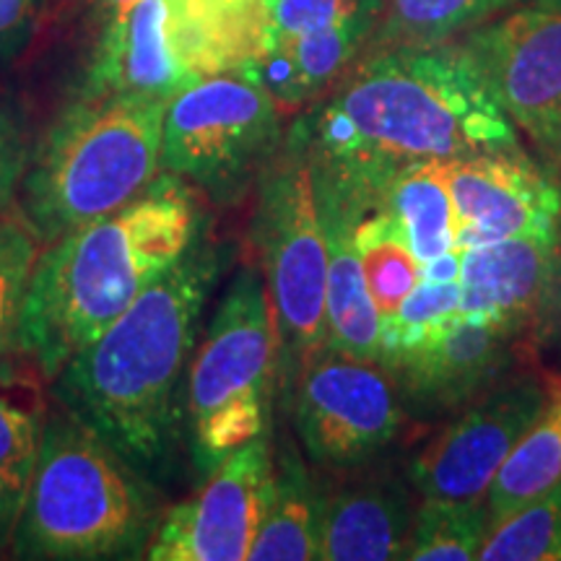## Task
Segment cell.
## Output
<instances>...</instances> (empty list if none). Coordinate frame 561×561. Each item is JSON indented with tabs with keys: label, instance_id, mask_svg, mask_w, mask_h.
I'll return each instance as SVG.
<instances>
[{
	"label": "cell",
	"instance_id": "1",
	"mask_svg": "<svg viewBox=\"0 0 561 561\" xmlns=\"http://www.w3.org/2000/svg\"><path fill=\"white\" fill-rule=\"evenodd\" d=\"M291 125L307 146L314 187L339 195L359 219L380 208L405 167L520 146L455 39L371 47Z\"/></svg>",
	"mask_w": 561,
	"mask_h": 561
},
{
	"label": "cell",
	"instance_id": "2",
	"mask_svg": "<svg viewBox=\"0 0 561 561\" xmlns=\"http://www.w3.org/2000/svg\"><path fill=\"white\" fill-rule=\"evenodd\" d=\"M231 257L234 248L208 221L185 255L50 380L55 403L164 491L191 460L187 375Z\"/></svg>",
	"mask_w": 561,
	"mask_h": 561
},
{
	"label": "cell",
	"instance_id": "3",
	"mask_svg": "<svg viewBox=\"0 0 561 561\" xmlns=\"http://www.w3.org/2000/svg\"><path fill=\"white\" fill-rule=\"evenodd\" d=\"M208 221L201 195L161 172L128 206L45 244L26 289L16 348L50 382L185 255Z\"/></svg>",
	"mask_w": 561,
	"mask_h": 561
},
{
	"label": "cell",
	"instance_id": "4",
	"mask_svg": "<svg viewBox=\"0 0 561 561\" xmlns=\"http://www.w3.org/2000/svg\"><path fill=\"white\" fill-rule=\"evenodd\" d=\"M167 491L55 403L47 411L11 557L24 561L146 559Z\"/></svg>",
	"mask_w": 561,
	"mask_h": 561
},
{
	"label": "cell",
	"instance_id": "5",
	"mask_svg": "<svg viewBox=\"0 0 561 561\" xmlns=\"http://www.w3.org/2000/svg\"><path fill=\"white\" fill-rule=\"evenodd\" d=\"M161 100L87 96L34 140L13 208L39 244L128 206L161 174Z\"/></svg>",
	"mask_w": 561,
	"mask_h": 561
},
{
	"label": "cell",
	"instance_id": "6",
	"mask_svg": "<svg viewBox=\"0 0 561 561\" xmlns=\"http://www.w3.org/2000/svg\"><path fill=\"white\" fill-rule=\"evenodd\" d=\"M250 244L276 325V405L286 411L301 369L325 348L328 248L312 167L289 125L255 185Z\"/></svg>",
	"mask_w": 561,
	"mask_h": 561
},
{
	"label": "cell",
	"instance_id": "7",
	"mask_svg": "<svg viewBox=\"0 0 561 561\" xmlns=\"http://www.w3.org/2000/svg\"><path fill=\"white\" fill-rule=\"evenodd\" d=\"M276 405V325L257 263L231 276L187 375V447L198 481L268 434Z\"/></svg>",
	"mask_w": 561,
	"mask_h": 561
},
{
	"label": "cell",
	"instance_id": "8",
	"mask_svg": "<svg viewBox=\"0 0 561 561\" xmlns=\"http://www.w3.org/2000/svg\"><path fill=\"white\" fill-rule=\"evenodd\" d=\"M280 117L268 91L242 73L193 83L164 107L161 172L187 182L210 206H240L284 144Z\"/></svg>",
	"mask_w": 561,
	"mask_h": 561
},
{
	"label": "cell",
	"instance_id": "9",
	"mask_svg": "<svg viewBox=\"0 0 561 561\" xmlns=\"http://www.w3.org/2000/svg\"><path fill=\"white\" fill-rule=\"evenodd\" d=\"M286 413L301 453L320 471H348L382 458L403 432L401 390L380 362L322 348L301 369Z\"/></svg>",
	"mask_w": 561,
	"mask_h": 561
},
{
	"label": "cell",
	"instance_id": "10",
	"mask_svg": "<svg viewBox=\"0 0 561 561\" xmlns=\"http://www.w3.org/2000/svg\"><path fill=\"white\" fill-rule=\"evenodd\" d=\"M553 382L510 371L455 413L413 455L405 476L421 500H483L489 483L551 398Z\"/></svg>",
	"mask_w": 561,
	"mask_h": 561
},
{
	"label": "cell",
	"instance_id": "11",
	"mask_svg": "<svg viewBox=\"0 0 561 561\" xmlns=\"http://www.w3.org/2000/svg\"><path fill=\"white\" fill-rule=\"evenodd\" d=\"M510 123L549 164L561 144V9L536 3L460 34Z\"/></svg>",
	"mask_w": 561,
	"mask_h": 561
},
{
	"label": "cell",
	"instance_id": "12",
	"mask_svg": "<svg viewBox=\"0 0 561 561\" xmlns=\"http://www.w3.org/2000/svg\"><path fill=\"white\" fill-rule=\"evenodd\" d=\"M273 486L268 434L231 453L193 496L167 507L149 561H244L261 530Z\"/></svg>",
	"mask_w": 561,
	"mask_h": 561
},
{
	"label": "cell",
	"instance_id": "13",
	"mask_svg": "<svg viewBox=\"0 0 561 561\" xmlns=\"http://www.w3.org/2000/svg\"><path fill=\"white\" fill-rule=\"evenodd\" d=\"M453 231L460 250L549 237L561 224V185L523 146L445 161Z\"/></svg>",
	"mask_w": 561,
	"mask_h": 561
},
{
	"label": "cell",
	"instance_id": "14",
	"mask_svg": "<svg viewBox=\"0 0 561 561\" xmlns=\"http://www.w3.org/2000/svg\"><path fill=\"white\" fill-rule=\"evenodd\" d=\"M462 312L500 320L525 356L561 346V224L549 237H520L462 250Z\"/></svg>",
	"mask_w": 561,
	"mask_h": 561
},
{
	"label": "cell",
	"instance_id": "15",
	"mask_svg": "<svg viewBox=\"0 0 561 561\" xmlns=\"http://www.w3.org/2000/svg\"><path fill=\"white\" fill-rule=\"evenodd\" d=\"M525 356L523 339L500 320L462 312L453 325L409 354L382 364L401 390L409 416H455L507 377Z\"/></svg>",
	"mask_w": 561,
	"mask_h": 561
},
{
	"label": "cell",
	"instance_id": "16",
	"mask_svg": "<svg viewBox=\"0 0 561 561\" xmlns=\"http://www.w3.org/2000/svg\"><path fill=\"white\" fill-rule=\"evenodd\" d=\"M339 479L322 483L320 559L388 561L409 557L416 502L409 476L380 458L333 471Z\"/></svg>",
	"mask_w": 561,
	"mask_h": 561
},
{
	"label": "cell",
	"instance_id": "17",
	"mask_svg": "<svg viewBox=\"0 0 561 561\" xmlns=\"http://www.w3.org/2000/svg\"><path fill=\"white\" fill-rule=\"evenodd\" d=\"M382 13H367L328 30L265 39L240 73L268 91L278 110L297 112L325 96L369 50Z\"/></svg>",
	"mask_w": 561,
	"mask_h": 561
},
{
	"label": "cell",
	"instance_id": "18",
	"mask_svg": "<svg viewBox=\"0 0 561 561\" xmlns=\"http://www.w3.org/2000/svg\"><path fill=\"white\" fill-rule=\"evenodd\" d=\"M314 182V180H312ZM318 208L328 248V294H325V348L356 359L377 362L380 356V314L371 305L364 280L356 224L359 214L339 195L320 191Z\"/></svg>",
	"mask_w": 561,
	"mask_h": 561
},
{
	"label": "cell",
	"instance_id": "19",
	"mask_svg": "<svg viewBox=\"0 0 561 561\" xmlns=\"http://www.w3.org/2000/svg\"><path fill=\"white\" fill-rule=\"evenodd\" d=\"M325 489L307 466L299 442L284 434L273 450L271 502L252 543V561L320 559Z\"/></svg>",
	"mask_w": 561,
	"mask_h": 561
},
{
	"label": "cell",
	"instance_id": "20",
	"mask_svg": "<svg viewBox=\"0 0 561 561\" xmlns=\"http://www.w3.org/2000/svg\"><path fill=\"white\" fill-rule=\"evenodd\" d=\"M561 481V380L553 382L546 409L523 434L515 450L489 483L486 502L491 528L520 512Z\"/></svg>",
	"mask_w": 561,
	"mask_h": 561
},
{
	"label": "cell",
	"instance_id": "21",
	"mask_svg": "<svg viewBox=\"0 0 561 561\" xmlns=\"http://www.w3.org/2000/svg\"><path fill=\"white\" fill-rule=\"evenodd\" d=\"M401 229L421 263L460 250L453 231V203L445 182V161H419L405 167L385 187L380 208Z\"/></svg>",
	"mask_w": 561,
	"mask_h": 561
},
{
	"label": "cell",
	"instance_id": "22",
	"mask_svg": "<svg viewBox=\"0 0 561 561\" xmlns=\"http://www.w3.org/2000/svg\"><path fill=\"white\" fill-rule=\"evenodd\" d=\"M45 371L32 356L13 348L0 359V473L30 483L45 432Z\"/></svg>",
	"mask_w": 561,
	"mask_h": 561
},
{
	"label": "cell",
	"instance_id": "23",
	"mask_svg": "<svg viewBox=\"0 0 561 561\" xmlns=\"http://www.w3.org/2000/svg\"><path fill=\"white\" fill-rule=\"evenodd\" d=\"M517 3L520 0H388L369 50L453 42Z\"/></svg>",
	"mask_w": 561,
	"mask_h": 561
},
{
	"label": "cell",
	"instance_id": "24",
	"mask_svg": "<svg viewBox=\"0 0 561 561\" xmlns=\"http://www.w3.org/2000/svg\"><path fill=\"white\" fill-rule=\"evenodd\" d=\"M356 250L364 271V280L380 314V325L401 310L405 297L424 278V263L413 255L401 229L385 210H371L356 224Z\"/></svg>",
	"mask_w": 561,
	"mask_h": 561
},
{
	"label": "cell",
	"instance_id": "25",
	"mask_svg": "<svg viewBox=\"0 0 561 561\" xmlns=\"http://www.w3.org/2000/svg\"><path fill=\"white\" fill-rule=\"evenodd\" d=\"M491 533L483 500H421L413 517L411 561H473Z\"/></svg>",
	"mask_w": 561,
	"mask_h": 561
},
{
	"label": "cell",
	"instance_id": "26",
	"mask_svg": "<svg viewBox=\"0 0 561 561\" xmlns=\"http://www.w3.org/2000/svg\"><path fill=\"white\" fill-rule=\"evenodd\" d=\"M462 314V289L460 278L434 280L421 278L401 310L380 325V356L377 362L388 364L398 356L409 354L421 343L432 341L434 335L453 325Z\"/></svg>",
	"mask_w": 561,
	"mask_h": 561
},
{
	"label": "cell",
	"instance_id": "27",
	"mask_svg": "<svg viewBox=\"0 0 561 561\" xmlns=\"http://www.w3.org/2000/svg\"><path fill=\"white\" fill-rule=\"evenodd\" d=\"M481 561H561V481L491 528Z\"/></svg>",
	"mask_w": 561,
	"mask_h": 561
},
{
	"label": "cell",
	"instance_id": "28",
	"mask_svg": "<svg viewBox=\"0 0 561 561\" xmlns=\"http://www.w3.org/2000/svg\"><path fill=\"white\" fill-rule=\"evenodd\" d=\"M37 255L39 240L19 210L0 214V359L16 348L21 310Z\"/></svg>",
	"mask_w": 561,
	"mask_h": 561
},
{
	"label": "cell",
	"instance_id": "29",
	"mask_svg": "<svg viewBox=\"0 0 561 561\" xmlns=\"http://www.w3.org/2000/svg\"><path fill=\"white\" fill-rule=\"evenodd\" d=\"M32 146L34 138L24 104L11 91L0 89V214L16 203Z\"/></svg>",
	"mask_w": 561,
	"mask_h": 561
},
{
	"label": "cell",
	"instance_id": "30",
	"mask_svg": "<svg viewBox=\"0 0 561 561\" xmlns=\"http://www.w3.org/2000/svg\"><path fill=\"white\" fill-rule=\"evenodd\" d=\"M45 0H0V62L19 58L39 26Z\"/></svg>",
	"mask_w": 561,
	"mask_h": 561
},
{
	"label": "cell",
	"instance_id": "31",
	"mask_svg": "<svg viewBox=\"0 0 561 561\" xmlns=\"http://www.w3.org/2000/svg\"><path fill=\"white\" fill-rule=\"evenodd\" d=\"M26 489H30V483L0 473V557H3V551H11L13 533H16L21 510H24Z\"/></svg>",
	"mask_w": 561,
	"mask_h": 561
},
{
	"label": "cell",
	"instance_id": "32",
	"mask_svg": "<svg viewBox=\"0 0 561 561\" xmlns=\"http://www.w3.org/2000/svg\"><path fill=\"white\" fill-rule=\"evenodd\" d=\"M130 3H136V0H91V5L100 13H104V16H112V13L128 9Z\"/></svg>",
	"mask_w": 561,
	"mask_h": 561
},
{
	"label": "cell",
	"instance_id": "33",
	"mask_svg": "<svg viewBox=\"0 0 561 561\" xmlns=\"http://www.w3.org/2000/svg\"><path fill=\"white\" fill-rule=\"evenodd\" d=\"M546 170H549L553 178L559 180V185H561V144H559V149L553 151V157L549 159V164H546Z\"/></svg>",
	"mask_w": 561,
	"mask_h": 561
},
{
	"label": "cell",
	"instance_id": "34",
	"mask_svg": "<svg viewBox=\"0 0 561 561\" xmlns=\"http://www.w3.org/2000/svg\"><path fill=\"white\" fill-rule=\"evenodd\" d=\"M536 3H543V5H557V9H561V0H536Z\"/></svg>",
	"mask_w": 561,
	"mask_h": 561
}]
</instances>
